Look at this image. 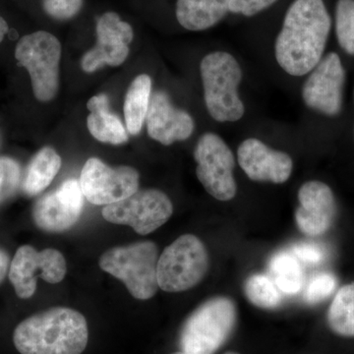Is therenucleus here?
Wrapping results in <instances>:
<instances>
[{"instance_id":"32","label":"nucleus","mask_w":354,"mask_h":354,"mask_svg":"<svg viewBox=\"0 0 354 354\" xmlns=\"http://www.w3.org/2000/svg\"><path fill=\"white\" fill-rule=\"evenodd\" d=\"M7 32H8V25H7L6 21L0 16V43L3 41Z\"/></svg>"},{"instance_id":"24","label":"nucleus","mask_w":354,"mask_h":354,"mask_svg":"<svg viewBox=\"0 0 354 354\" xmlns=\"http://www.w3.org/2000/svg\"><path fill=\"white\" fill-rule=\"evenodd\" d=\"M243 290L247 300L258 308L276 309L283 302V293L267 274H251L244 283Z\"/></svg>"},{"instance_id":"16","label":"nucleus","mask_w":354,"mask_h":354,"mask_svg":"<svg viewBox=\"0 0 354 354\" xmlns=\"http://www.w3.org/2000/svg\"><path fill=\"white\" fill-rule=\"evenodd\" d=\"M237 162L248 178L257 183L283 184L293 171V160L288 153L274 150L257 138L241 142Z\"/></svg>"},{"instance_id":"20","label":"nucleus","mask_w":354,"mask_h":354,"mask_svg":"<svg viewBox=\"0 0 354 354\" xmlns=\"http://www.w3.org/2000/svg\"><path fill=\"white\" fill-rule=\"evenodd\" d=\"M152 97V79L147 74L137 76L128 88L124 101L125 124L128 132L138 135L145 123Z\"/></svg>"},{"instance_id":"8","label":"nucleus","mask_w":354,"mask_h":354,"mask_svg":"<svg viewBox=\"0 0 354 354\" xmlns=\"http://www.w3.org/2000/svg\"><path fill=\"white\" fill-rule=\"evenodd\" d=\"M196 176L212 197L227 202L236 196L235 158L225 140L216 133H205L194 150Z\"/></svg>"},{"instance_id":"9","label":"nucleus","mask_w":354,"mask_h":354,"mask_svg":"<svg viewBox=\"0 0 354 354\" xmlns=\"http://www.w3.org/2000/svg\"><path fill=\"white\" fill-rule=\"evenodd\" d=\"M307 75L301 90L305 106L325 118L341 115L348 77L339 53H326Z\"/></svg>"},{"instance_id":"21","label":"nucleus","mask_w":354,"mask_h":354,"mask_svg":"<svg viewBox=\"0 0 354 354\" xmlns=\"http://www.w3.org/2000/svg\"><path fill=\"white\" fill-rule=\"evenodd\" d=\"M62 167V158L51 147H44L32 158L26 174L23 189L35 196L46 189L57 176Z\"/></svg>"},{"instance_id":"6","label":"nucleus","mask_w":354,"mask_h":354,"mask_svg":"<svg viewBox=\"0 0 354 354\" xmlns=\"http://www.w3.org/2000/svg\"><path fill=\"white\" fill-rule=\"evenodd\" d=\"M208 269L209 254L201 239L181 235L158 257V288L172 293L191 290L201 283Z\"/></svg>"},{"instance_id":"25","label":"nucleus","mask_w":354,"mask_h":354,"mask_svg":"<svg viewBox=\"0 0 354 354\" xmlns=\"http://www.w3.org/2000/svg\"><path fill=\"white\" fill-rule=\"evenodd\" d=\"M335 34L342 50L354 57V0H337L335 3Z\"/></svg>"},{"instance_id":"5","label":"nucleus","mask_w":354,"mask_h":354,"mask_svg":"<svg viewBox=\"0 0 354 354\" xmlns=\"http://www.w3.org/2000/svg\"><path fill=\"white\" fill-rule=\"evenodd\" d=\"M158 262L157 245L146 241L109 249L102 254L100 267L120 279L133 297L147 300L158 291Z\"/></svg>"},{"instance_id":"34","label":"nucleus","mask_w":354,"mask_h":354,"mask_svg":"<svg viewBox=\"0 0 354 354\" xmlns=\"http://www.w3.org/2000/svg\"><path fill=\"white\" fill-rule=\"evenodd\" d=\"M171 354H183V353H181V351H176V353H171Z\"/></svg>"},{"instance_id":"33","label":"nucleus","mask_w":354,"mask_h":354,"mask_svg":"<svg viewBox=\"0 0 354 354\" xmlns=\"http://www.w3.org/2000/svg\"><path fill=\"white\" fill-rule=\"evenodd\" d=\"M225 354H241V353H235V351H227V353H225Z\"/></svg>"},{"instance_id":"22","label":"nucleus","mask_w":354,"mask_h":354,"mask_svg":"<svg viewBox=\"0 0 354 354\" xmlns=\"http://www.w3.org/2000/svg\"><path fill=\"white\" fill-rule=\"evenodd\" d=\"M328 325L335 335L354 337V283L339 288L327 314Z\"/></svg>"},{"instance_id":"7","label":"nucleus","mask_w":354,"mask_h":354,"mask_svg":"<svg viewBox=\"0 0 354 354\" xmlns=\"http://www.w3.org/2000/svg\"><path fill=\"white\" fill-rule=\"evenodd\" d=\"M15 57L31 76L32 92L39 102H50L59 88L62 44L50 32L38 31L18 41Z\"/></svg>"},{"instance_id":"27","label":"nucleus","mask_w":354,"mask_h":354,"mask_svg":"<svg viewBox=\"0 0 354 354\" xmlns=\"http://www.w3.org/2000/svg\"><path fill=\"white\" fill-rule=\"evenodd\" d=\"M20 167L12 158H0V203L6 201L17 189Z\"/></svg>"},{"instance_id":"10","label":"nucleus","mask_w":354,"mask_h":354,"mask_svg":"<svg viewBox=\"0 0 354 354\" xmlns=\"http://www.w3.org/2000/svg\"><path fill=\"white\" fill-rule=\"evenodd\" d=\"M172 214L171 199L158 189H138L120 202L106 205L102 211V218L109 223L129 225L141 235L152 234L164 225Z\"/></svg>"},{"instance_id":"18","label":"nucleus","mask_w":354,"mask_h":354,"mask_svg":"<svg viewBox=\"0 0 354 354\" xmlns=\"http://www.w3.org/2000/svg\"><path fill=\"white\" fill-rule=\"evenodd\" d=\"M230 3V0H177L176 19L188 31H205L225 18Z\"/></svg>"},{"instance_id":"28","label":"nucleus","mask_w":354,"mask_h":354,"mask_svg":"<svg viewBox=\"0 0 354 354\" xmlns=\"http://www.w3.org/2000/svg\"><path fill=\"white\" fill-rule=\"evenodd\" d=\"M84 0H43L44 11L57 20H69L80 12Z\"/></svg>"},{"instance_id":"31","label":"nucleus","mask_w":354,"mask_h":354,"mask_svg":"<svg viewBox=\"0 0 354 354\" xmlns=\"http://www.w3.org/2000/svg\"><path fill=\"white\" fill-rule=\"evenodd\" d=\"M9 257L6 251L0 249V283L6 278L9 272Z\"/></svg>"},{"instance_id":"17","label":"nucleus","mask_w":354,"mask_h":354,"mask_svg":"<svg viewBox=\"0 0 354 354\" xmlns=\"http://www.w3.org/2000/svg\"><path fill=\"white\" fill-rule=\"evenodd\" d=\"M146 124L149 136L164 146L190 138L195 128L192 116L176 108L164 91H157L151 97Z\"/></svg>"},{"instance_id":"29","label":"nucleus","mask_w":354,"mask_h":354,"mask_svg":"<svg viewBox=\"0 0 354 354\" xmlns=\"http://www.w3.org/2000/svg\"><path fill=\"white\" fill-rule=\"evenodd\" d=\"M278 0H230V12L253 17L271 7Z\"/></svg>"},{"instance_id":"23","label":"nucleus","mask_w":354,"mask_h":354,"mask_svg":"<svg viewBox=\"0 0 354 354\" xmlns=\"http://www.w3.org/2000/svg\"><path fill=\"white\" fill-rule=\"evenodd\" d=\"M272 281L285 295H297L304 286V272L299 261L290 252L274 254L269 262Z\"/></svg>"},{"instance_id":"1","label":"nucleus","mask_w":354,"mask_h":354,"mask_svg":"<svg viewBox=\"0 0 354 354\" xmlns=\"http://www.w3.org/2000/svg\"><path fill=\"white\" fill-rule=\"evenodd\" d=\"M330 31L332 17L324 0H295L274 41L279 66L290 76L307 75L326 55Z\"/></svg>"},{"instance_id":"12","label":"nucleus","mask_w":354,"mask_h":354,"mask_svg":"<svg viewBox=\"0 0 354 354\" xmlns=\"http://www.w3.org/2000/svg\"><path fill=\"white\" fill-rule=\"evenodd\" d=\"M140 174L127 165L109 167L97 158H88L84 165L80 186L84 197L94 205L120 202L139 189Z\"/></svg>"},{"instance_id":"14","label":"nucleus","mask_w":354,"mask_h":354,"mask_svg":"<svg viewBox=\"0 0 354 354\" xmlns=\"http://www.w3.org/2000/svg\"><path fill=\"white\" fill-rule=\"evenodd\" d=\"M83 203L80 183L68 179L57 191L39 198L32 209V218L46 232H65L80 218Z\"/></svg>"},{"instance_id":"19","label":"nucleus","mask_w":354,"mask_h":354,"mask_svg":"<svg viewBox=\"0 0 354 354\" xmlns=\"http://www.w3.org/2000/svg\"><path fill=\"white\" fill-rule=\"evenodd\" d=\"M87 109L90 111L87 127L95 139L111 145H120L127 142L128 135L122 122L109 109L108 95L101 94L91 97Z\"/></svg>"},{"instance_id":"30","label":"nucleus","mask_w":354,"mask_h":354,"mask_svg":"<svg viewBox=\"0 0 354 354\" xmlns=\"http://www.w3.org/2000/svg\"><path fill=\"white\" fill-rule=\"evenodd\" d=\"M293 255L304 262L318 264L325 258V251L322 247L314 243H299L292 247Z\"/></svg>"},{"instance_id":"35","label":"nucleus","mask_w":354,"mask_h":354,"mask_svg":"<svg viewBox=\"0 0 354 354\" xmlns=\"http://www.w3.org/2000/svg\"><path fill=\"white\" fill-rule=\"evenodd\" d=\"M353 108H354V88H353ZM353 137H354V123H353Z\"/></svg>"},{"instance_id":"2","label":"nucleus","mask_w":354,"mask_h":354,"mask_svg":"<svg viewBox=\"0 0 354 354\" xmlns=\"http://www.w3.org/2000/svg\"><path fill=\"white\" fill-rule=\"evenodd\" d=\"M88 341L85 317L66 307L28 317L13 333L14 346L21 354H82Z\"/></svg>"},{"instance_id":"4","label":"nucleus","mask_w":354,"mask_h":354,"mask_svg":"<svg viewBox=\"0 0 354 354\" xmlns=\"http://www.w3.org/2000/svg\"><path fill=\"white\" fill-rule=\"evenodd\" d=\"M237 322L232 298H209L195 309L181 328L179 348L183 354H215L227 342Z\"/></svg>"},{"instance_id":"3","label":"nucleus","mask_w":354,"mask_h":354,"mask_svg":"<svg viewBox=\"0 0 354 354\" xmlns=\"http://www.w3.org/2000/svg\"><path fill=\"white\" fill-rule=\"evenodd\" d=\"M200 74L207 111L216 122H236L243 118L245 106L239 95L243 72L232 53L213 51L203 58Z\"/></svg>"},{"instance_id":"13","label":"nucleus","mask_w":354,"mask_h":354,"mask_svg":"<svg viewBox=\"0 0 354 354\" xmlns=\"http://www.w3.org/2000/svg\"><path fill=\"white\" fill-rule=\"evenodd\" d=\"M97 44L81 60V67L87 73L104 67L120 66L129 55V44L134 38L131 26L114 12L102 14L97 22Z\"/></svg>"},{"instance_id":"11","label":"nucleus","mask_w":354,"mask_h":354,"mask_svg":"<svg viewBox=\"0 0 354 354\" xmlns=\"http://www.w3.org/2000/svg\"><path fill=\"white\" fill-rule=\"evenodd\" d=\"M67 272L64 256L55 249L38 251L30 245L21 246L14 256L8 277L18 297L28 299L34 295L37 278L48 283L62 281Z\"/></svg>"},{"instance_id":"15","label":"nucleus","mask_w":354,"mask_h":354,"mask_svg":"<svg viewBox=\"0 0 354 354\" xmlns=\"http://www.w3.org/2000/svg\"><path fill=\"white\" fill-rule=\"evenodd\" d=\"M299 206L295 211L298 230L307 236H321L333 227L337 213L334 191L327 183L310 180L298 190Z\"/></svg>"},{"instance_id":"26","label":"nucleus","mask_w":354,"mask_h":354,"mask_svg":"<svg viewBox=\"0 0 354 354\" xmlns=\"http://www.w3.org/2000/svg\"><path fill=\"white\" fill-rule=\"evenodd\" d=\"M337 286V279L330 272H321L310 279L304 291V300L308 304H316L330 297Z\"/></svg>"}]
</instances>
